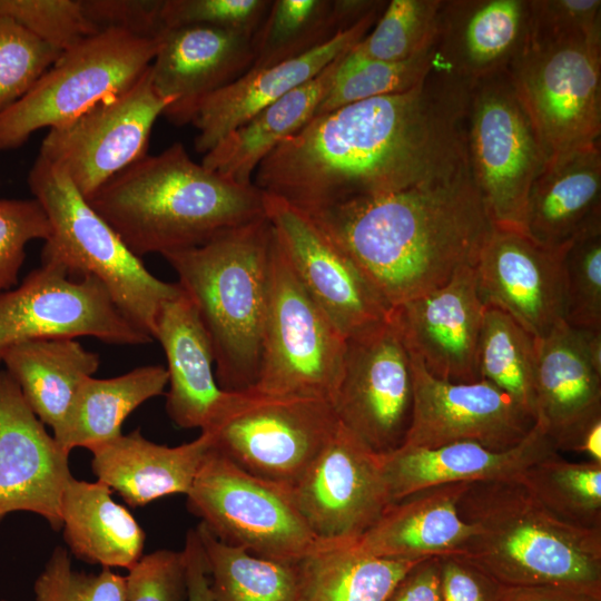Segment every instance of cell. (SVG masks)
I'll return each instance as SVG.
<instances>
[{"label": "cell", "instance_id": "6da1fadb", "mask_svg": "<svg viewBox=\"0 0 601 601\" xmlns=\"http://www.w3.org/2000/svg\"><path fill=\"white\" fill-rule=\"evenodd\" d=\"M470 87L434 62L407 91L315 116L259 164L253 183L311 213L469 175Z\"/></svg>", "mask_w": 601, "mask_h": 601}, {"label": "cell", "instance_id": "7a4b0ae2", "mask_svg": "<svg viewBox=\"0 0 601 601\" xmlns=\"http://www.w3.org/2000/svg\"><path fill=\"white\" fill-rule=\"evenodd\" d=\"M306 214L390 308L474 267L494 227L471 174Z\"/></svg>", "mask_w": 601, "mask_h": 601}, {"label": "cell", "instance_id": "3957f363", "mask_svg": "<svg viewBox=\"0 0 601 601\" xmlns=\"http://www.w3.org/2000/svg\"><path fill=\"white\" fill-rule=\"evenodd\" d=\"M132 254L195 247L265 216L264 194L194 161L180 142L146 155L87 198Z\"/></svg>", "mask_w": 601, "mask_h": 601}, {"label": "cell", "instance_id": "277c9868", "mask_svg": "<svg viewBox=\"0 0 601 601\" xmlns=\"http://www.w3.org/2000/svg\"><path fill=\"white\" fill-rule=\"evenodd\" d=\"M459 513L472 528L459 555L500 584L601 597V530L559 519L516 479L471 482Z\"/></svg>", "mask_w": 601, "mask_h": 601}, {"label": "cell", "instance_id": "5b68a950", "mask_svg": "<svg viewBox=\"0 0 601 601\" xmlns=\"http://www.w3.org/2000/svg\"><path fill=\"white\" fill-rule=\"evenodd\" d=\"M274 237L265 215L162 256L196 308L216 381L227 392L252 390L257 381Z\"/></svg>", "mask_w": 601, "mask_h": 601}, {"label": "cell", "instance_id": "8992f818", "mask_svg": "<svg viewBox=\"0 0 601 601\" xmlns=\"http://www.w3.org/2000/svg\"><path fill=\"white\" fill-rule=\"evenodd\" d=\"M28 185L51 227L41 260L100 280L120 312L152 338L157 314L181 293L179 284L154 276L69 177L39 155Z\"/></svg>", "mask_w": 601, "mask_h": 601}, {"label": "cell", "instance_id": "52a82bcc", "mask_svg": "<svg viewBox=\"0 0 601 601\" xmlns=\"http://www.w3.org/2000/svg\"><path fill=\"white\" fill-rule=\"evenodd\" d=\"M158 47L159 38L107 29L61 52L35 86L0 114V151L124 92L150 67Z\"/></svg>", "mask_w": 601, "mask_h": 601}, {"label": "cell", "instance_id": "ba28073f", "mask_svg": "<svg viewBox=\"0 0 601 601\" xmlns=\"http://www.w3.org/2000/svg\"><path fill=\"white\" fill-rule=\"evenodd\" d=\"M186 496L218 540L259 558L298 562L331 543L309 529L289 486L245 471L213 444Z\"/></svg>", "mask_w": 601, "mask_h": 601}, {"label": "cell", "instance_id": "9c48e42d", "mask_svg": "<svg viewBox=\"0 0 601 601\" xmlns=\"http://www.w3.org/2000/svg\"><path fill=\"white\" fill-rule=\"evenodd\" d=\"M345 348L346 337L305 290L275 234L259 370L252 390L333 403Z\"/></svg>", "mask_w": 601, "mask_h": 601}, {"label": "cell", "instance_id": "30bf717a", "mask_svg": "<svg viewBox=\"0 0 601 601\" xmlns=\"http://www.w3.org/2000/svg\"><path fill=\"white\" fill-rule=\"evenodd\" d=\"M465 137L471 176L494 227L522 231L546 157L508 69L471 82Z\"/></svg>", "mask_w": 601, "mask_h": 601}, {"label": "cell", "instance_id": "8fae6325", "mask_svg": "<svg viewBox=\"0 0 601 601\" xmlns=\"http://www.w3.org/2000/svg\"><path fill=\"white\" fill-rule=\"evenodd\" d=\"M508 71L546 160L600 144L601 38L529 39Z\"/></svg>", "mask_w": 601, "mask_h": 601}, {"label": "cell", "instance_id": "7c38bea8", "mask_svg": "<svg viewBox=\"0 0 601 601\" xmlns=\"http://www.w3.org/2000/svg\"><path fill=\"white\" fill-rule=\"evenodd\" d=\"M338 420L332 403L295 395L237 392L206 430L213 447L245 471L293 485L328 443Z\"/></svg>", "mask_w": 601, "mask_h": 601}, {"label": "cell", "instance_id": "4fadbf2b", "mask_svg": "<svg viewBox=\"0 0 601 601\" xmlns=\"http://www.w3.org/2000/svg\"><path fill=\"white\" fill-rule=\"evenodd\" d=\"M80 336L114 345L154 341L120 312L100 280L56 262L41 260L18 287L0 294V363L22 343Z\"/></svg>", "mask_w": 601, "mask_h": 601}, {"label": "cell", "instance_id": "5bb4252c", "mask_svg": "<svg viewBox=\"0 0 601 601\" xmlns=\"http://www.w3.org/2000/svg\"><path fill=\"white\" fill-rule=\"evenodd\" d=\"M173 102L155 90L148 68L124 92L49 129L39 156L62 170L89 198L147 155L154 124Z\"/></svg>", "mask_w": 601, "mask_h": 601}, {"label": "cell", "instance_id": "9a60e30c", "mask_svg": "<svg viewBox=\"0 0 601 601\" xmlns=\"http://www.w3.org/2000/svg\"><path fill=\"white\" fill-rule=\"evenodd\" d=\"M338 422L373 452L403 445L412 416L411 356L388 315L346 338L342 376L332 403Z\"/></svg>", "mask_w": 601, "mask_h": 601}, {"label": "cell", "instance_id": "2e32d148", "mask_svg": "<svg viewBox=\"0 0 601 601\" xmlns=\"http://www.w3.org/2000/svg\"><path fill=\"white\" fill-rule=\"evenodd\" d=\"M289 490L309 529L325 543L356 541L391 503L380 454L341 423Z\"/></svg>", "mask_w": 601, "mask_h": 601}, {"label": "cell", "instance_id": "e0dca14e", "mask_svg": "<svg viewBox=\"0 0 601 601\" xmlns=\"http://www.w3.org/2000/svg\"><path fill=\"white\" fill-rule=\"evenodd\" d=\"M263 194L292 269L337 329L347 338L385 321L391 308L355 262L305 211Z\"/></svg>", "mask_w": 601, "mask_h": 601}, {"label": "cell", "instance_id": "ac0fdd59", "mask_svg": "<svg viewBox=\"0 0 601 601\" xmlns=\"http://www.w3.org/2000/svg\"><path fill=\"white\" fill-rule=\"evenodd\" d=\"M413 408L402 446L433 449L475 442L503 451L518 445L535 417L484 380L453 383L431 375L411 352Z\"/></svg>", "mask_w": 601, "mask_h": 601}, {"label": "cell", "instance_id": "d6986e66", "mask_svg": "<svg viewBox=\"0 0 601 601\" xmlns=\"http://www.w3.org/2000/svg\"><path fill=\"white\" fill-rule=\"evenodd\" d=\"M566 245L551 248L523 231L493 227L474 266L483 304L503 311L534 337L546 335L563 321Z\"/></svg>", "mask_w": 601, "mask_h": 601}, {"label": "cell", "instance_id": "ffe728a7", "mask_svg": "<svg viewBox=\"0 0 601 601\" xmlns=\"http://www.w3.org/2000/svg\"><path fill=\"white\" fill-rule=\"evenodd\" d=\"M71 477L69 453L49 435L6 370L0 371V521L26 511L60 530L61 497Z\"/></svg>", "mask_w": 601, "mask_h": 601}, {"label": "cell", "instance_id": "44dd1931", "mask_svg": "<svg viewBox=\"0 0 601 601\" xmlns=\"http://www.w3.org/2000/svg\"><path fill=\"white\" fill-rule=\"evenodd\" d=\"M485 305L473 266L460 268L444 285L391 308L390 316L412 354L436 378L480 380L476 354Z\"/></svg>", "mask_w": 601, "mask_h": 601}, {"label": "cell", "instance_id": "7402d4cb", "mask_svg": "<svg viewBox=\"0 0 601 601\" xmlns=\"http://www.w3.org/2000/svg\"><path fill=\"white\" fill-rule=\"evenodd\" d=\"M149 67L155 90L174 102L164 111L175 125H185L196 105L228 86L254 60L253 36L203 24L166 28Z\"/></svg>", "mask_w": 601, "mask_h": 601}, {"label": "cell", "instance_id": "603a6c76", "mask_svg": "<svg viewBox=\"0 0 601 601\" xmlns=\"http://www.w3.org/2000/svg\"><path fill=\"white\" fill-rule=\"evenodd\" d=\"M386 3L383 1L356 24L313 50L273 66L250 68L228 86L200 100L189 120L198 130L196 151L205 155L259 110L312 80L348 52L371 31Z\"/></svg>", "mask_w": 601, "mask_h": 601}, {"label": "cell", "instance_id": "cb8c5ba5", "mask_svg": "<svg viewBox=\"0 0 601 601\" xmlns=\"http://www.w3.org/2000/svg\"><path fill=\"white\" fill-rule=\"evenodd\" d=\"M530 36V0H443L436 63L467 81L506 70Z\"/></svg>", "mask_w": 601, "mask_h": 601}, {"label": "cell", "instance_id": "d4e9b609", "mask_svg": "<svg viewBox=\"0 0 601 601\" xmlns=\"http://www.w3.org/2000/svg\"><path fill=\"white\" fill-rule=\"evenodd\" d=\"M152 338L160 343L167 359L168 416L179 427L206 430L227 410L237 392L219 387L210 341L183 289L161 305Z\"/></svg>", "mask_w": 601, "mask_h": 601}, {"label": "cell", "instance_id": "484cf974", "mask_svg": "<svg viewBox=\"0 0 601 601\" xmlns=\"http://www.w3.org/2000/svg\"><path fill=\"white\" fill-rule=\"evenodd\" d=\"M559 453L535 422L514 447L495 451L475 442L433 449L400 446L381 456L391 502L442 484L516 479L530 465Z\"/></svg>", "mask_w": 601, "mask_h": 601}, {"label": "cell", "instance_id": "4316f807", "mask_svg": "<svg viewBox=\"0 0 601 601\" xmlns=\"http://www.w3.org/2000/svg\"><path fill=\"white\" fill-rule=\"evenodd\" d=\"M601 225L600 144L554 156L533 181L522 231L558 248Z\"/></svg>", "mask_w": 601, "mask_h": 601}, {"label": "cell", "instance_id": "83f0119b", "mask_svg": "<svg viewBox=\"0 0 601 601\" xmlns=\"http://www.w3.org/2000/svg\"><path fill=\"white\" fill-rule=\"evenodd\" d=\"M535 422L554 442L585 418L601 413V357L582 329L559 322L535 337Z\"/></svg>", "mask_w": 601, "mask_h": 601}, {"label": "cell", "instance_id": "f1b7e54d", "mask_svg": "<svg viewBox=\"0 0 601 601\" xmlns=\"http://www.w3.org/2000/svg\"><path fill=\"white\" fill-rule=\"evenodd\" d=\"M470 483L430 486L391 502L351 543L362 552L392 559L460 554L472 533L459 513V501Z\"/></svg>", "mask_w": 601, "mask_h": 601}, {"label": "cell", "instance_id": "f546056e", "mask_svg": "<svg viewBox=\"0 0 601 601\" xmlns=\"http://www.w3.org/2000/svg\"><path fill=\"white\" fill-rule=\"evenodd\" d=\"M211 444L210 435L201 432L194 441L170 447L145 439L136 428L91 449V469L129 506H144L166 495L187 494Z\"/></svg>", "mask_w": 601, "mask_h": 601}, {"label": "cell", "instance_id": "4dcf8cb0", "mask_svg": "<svg viewBox=\"0 0 601 601\" xmlns=\"http://www.w3.org/2000/svg\"><path fill=\"white\" fill-rule=\"evenodd\" d=\"M344 55L226 135L204 155L201 165L238 184H253L259 164L315 117Z\"/></svg>", "mask_w": 601, "mask_h": 601}, {"label": "cell", "instance_id": "1f68e13d", "mask_svg": "<svg viewBox=\"0 0 601 601\" xmlns=\"http://www.w3.org/2000/svg\"><path fill=\"white\" fill-rule=\"evenodd\" d=\"M61 529L69 551L90 564L129 570L144 555V530L98 480H69L61 497Z\"/></svg>", "mask_w": 601, "mask_h": 601}, {"label": "cell", "instance_id": "d6a6232c", "mask_svg": "<svg viewBox=\"0 0 601 601\" xmlns=\"http://www.w3.org/2000/svg\"><path fill=\"white\" fill-rule=\"evenodd\" d=\"M167 385L168 373L161 365L136 367L110 378L87 377L52 436L67 453L75 447L90 451L121 435L124 421L142 403L164 394Z\"/></svg>", "mask_w": 601, "mask_h": 601}, {"label": "cell", "instance_id": "836d02e7", "mask_svg": "<svg viewBox=\"0 0 601 601\" xmlns=\"http://www.w3.org/2000/svg\"><path fill=\"white\" fill-rule=\"evenodd\" d=\"M37 417L52 430L61 422L83 380L93 376L100 359L76 338H47L11 347L2 357Z\"/></svg>", "mask_w": 601, "mask_h": 601}, {"label": "cell", "instance_id": "e575fe53", "mask_svg": "<svg viewBox=\"0 0 601 601\" xmlns=\"http://www.w3.org/2000/svg\"><path fill=\"white\" fill-rule=\"evenodd\" d=\"M383 1L274 0L253 35L252 68L296 58L356 24Z\"/></svg>", "mask_w": 601, "mask_h": 601}, {"label": "cell", "instance_id": "d590c367", "mask_svg": "<svg viewBox=\"0 0 601 601\" xmlns=\"http://www.w3.org/2000/svg\"><path fill=\"white\" fill-rule=\"evenodd\" d=\"M421 560L375 556L351 542L328 543L297 562L299 601H387Z\"/></svg>", "mask_w": 601, "mask_h": 601}, {"label": "cell", "instance_id": "8d00e7d4", "mask_svg": "<svg viewBox=\"0 0 601 601\" xmlns=\"http://www.w3.org/2000/svg\"><path fill=\"white\" fill-rule=\"evenodd\" d=\"M217 601H299L297 562L256 556L196 528Z\"/></svg>", "mask_w": 601, "mask_h": 601}, {"label": "cell", "instance_id": "74e56055", "mask_svg": "<svg viewBox=\"0 0 601 601\" xmlns=\"http://www.w3.org/2000/svg\"><path fill=\"white\" fill-rule=\"evenodd\" d=\"M476 365L480 380L496 386L535 417V337L496 307L485 306Z\"/></svg>", "mask_w": 601, "mask_h": 601}, {"label": "cell", "instance_id": "f35d334b", "mask_svg": "<svg viewBox=\"0 0 601 601\" xmlns=\"http://www.w3.org/2000/svg\"><path fill=\"white\" fill-rule=\"evenodd\" d=\"M516 480L559 519L601 530V463H573L555 453L530 465Z\"/></svg>", "mask_w": 601, "mask_h": 601}, {"label": "cell", "instance_id": "ab89813d", "mask_svg": "<svg viewBox=\"0 0 601 601\" xmlns=\"http://www.w3.org/2000/svg\"><path fill=\"white\" fill-rule=\"evenodd\" d=\"M435 62V45L402 61H381L345 53L316 115L374 98L407 91L424 80Z\"/></svg>", "mask_w": 601, "mask_h": 601}, {"label": "cell", "instance_id": "60d3db41", "mask_svg": "<svg viewBox=\"0 0 601 601\" xmlns=\"http://www.w3.org/2000/svg\"><path fill=\"white\" fill-rule=\"evenodd\" d=\"M443 0H391L371 31L353 48L381 61L410 59L435 45Z\"/></svg>", "mask_w": 601, "mask_h": 601}, {"label": "cell", "instance_id": "b9f144b4", "mask_svg": "<svg viewBox=\"0 0 601 601\" xmlns=\"http://www.w3.org/2000/svg\"><path fill=\"white\" fill-rule=\"evenodd\" d=\"M563 321L573 328L601 331V225L565 247Z\"/></svg>", "mask_w": 601, "mask_h": 601}, {"label": "cell", "instance_id": "7bdbcfd3", "mask_svg": "<svg viewBox=\"0 0 601 601\" xmlns=\"http://www.w3.org/2000/svg\"><path fill=\"white\" fill-rule=\"evenodd\" d=\"M61 52L0 17V114L22 98Z\"/></svg>", "mask_w": 601, "mask_h": 601}, {"label": "cell", "instance_id": "ee69618b", "mask_svg": "<svg viewBox=\"0 0 601 601\" xmlns=\"http://www.w3.org/2000/svg\"><path fill=\"white\" fill-rule=\"evenodd\" d=\"M9 18L63 52L100 32L86 17L82 0H0Z\"/></svg>", "mask_w": 601, "mask_h": 601}, {"label": "cell", "instance_id": "f6af8a7d", "mask_svg": "<svg viewBox=\"0 0 601 601\" xmlns=\"http://www.w3.org/2000/svg\"><path fill=\"white\" fill-rule=\"evenodd\" d=\"M36 601H126V577L109 568L75 570L70 553L57 546L33 584Z\"/></svg>", "mask_w": 601, "mask_h": 601}, {"label": "cell", "instance_id": "bcb514c9", "mask_svg": "<svg viewBox=\"0 0 601 601\" xmlns=\"http://www.w3.org/2000/svg\"><path fill=\"white\" fill-rule=\"evenodd\" d=\"M49 219L35 199L0 198V294L18 282L28 243L47 240Z\"/></svg>", "mask_w": 601, "mask_h": 601}, {"label": "cell", "instance_id": "7dc6e473", "mask_svg": "<svg viewBox=\"0 0 601 601\" xmlns=\"http://www.w3.org/2000/svg\"><path fill=\"white\" fill-rule=\"evenodd\" d=\"M273 0H162L165 28L203 24L253 36Z\"/></svg>", "mask_w": 601, "mask_h": 601}, {"label": "cell", "instance_id": "c3c4849f", "mask_svg": "<svg viewBox=\"0 0 601 601\" xmlns=\"http://www.w3.org/2000/svg\"><path fill=\"white\" fill-rule=\"evenodd\" d=\"M128 571L126 601H187L183 551H154Z\"/></svg>", "mask_w": 601, "mask_h": 601}, {"label": "cell", "instance_id": "681fc988", "mask_svg": "<svg viewBox=\"0 0 601 601\" xmlns=\"http://www.w3.org/2000/svg\"><path fill=\"white\" fill-rule=\"evenodd\" d=\"M601 38L600 0H530L529 39Z\"/></svg>", "mask_w": 601, "mask_h": 601}, {"label": "cell", "instance_id": "f907efd6", "mask_svg": "<svg viewBox=\"0 0 601 601\" xmlns=\"http://www.w3.org/2000/svg\"><path fill=\"white\" fill-rule=\"evenodd\" d=\"M162 0H82L86 17L99 31L118 29L139 37L158 38L166 29Z\"/></svg>", "mask_w": 601, "mask_h": 601}, {"label": "cell", "instance_id": "816d5d0a", "mask_svg": "<svg viewBox=\"0 0 601 601\" xmlns=\"http://www.w3.org/2000/svg\"><path fill=\"white\" fill-rule=\"evenodd\" d=\"M442 601H497L501 584L459 554L442 555Z\"/></svg>", "mask_w": 601, "mask_h": 601}, {"label": "cell", "instance_id": "f5cc1de1", "mask_svg": "<svg viewBox=\"0 0 601 601\" xmlns=\"http://www.w3.org/2000/svg\"><path fill=\"white\" fill-rule=\"evenodd\" d=\"M387 601H442L440 558L417 562L397 583Z\"/></svg>", "mask_w": 601, "mask_h": 601}, {"label": "cell", "instance_id": "db71d44e", "mask_svg": "<svg viewBox=\"0 0 601 601\" xmlns=\"http://www.w3.org/2000/svg\"><path fill=\"white\" fill-rule=\"evenodd\" d=\"M181 551L185 559L187 601H217L210 589L207 564L196 529L187 532Z\"/></svg>", "mask_w": 601, "mask_h": 601}, {"label": "cell", "instance_id": "11a10c76", "mask_svg": "<svg viewBox=\"0 0 601 601\" xmlns=\"http://www.w3.org/2000/svg\"><path fill=\"white\" fill-rule=\"evenodd\" d=\"M558 452L571 451L601 463V413L594 414L572 426L554 442Z\"/></svg>", "mask_w": 601, "mask_h": 601}, {"label": "cell", "instance_id": "9f6ffc18", "mask_svg": "<svg viewBox=\"0 0 601 601\" xmlns=\"http://www.w3.org/2000/svg\"><path fill=\"white\" fill-rule=\"evenodd\" d=\"M591 598L601 597H592L559 587H508L501 584L497 601H589Z\"/></svg>", "mask_w": 601, "mask_h": 601}, {"label": "cell", "instance_id": "6f0895ef", "mask_svg": "<svg viewBox=\"0 0 601 601\" xmlns=\"http://www.w3.org/2000/svg\"><path fill=\"white\" fill-rule=\"evenodd\" d=\"M589 601H601V598H591Z\"/></svg>", "mask_w": 601, "mask_h": 601}, {"label": "cell", "instance_id": "680465c9", "mask_svg": "<svg viewBox=\"0 0 601 601\" xmlns=\"http://www.w3.org/2000/svg\"><path fill=\"white\" fill-rule=\"evenodd\" d=\"M0 601H9V600L0 599Z\"/></svg>", "mask_w": 601, "mask_h": 601}]
</instances>
